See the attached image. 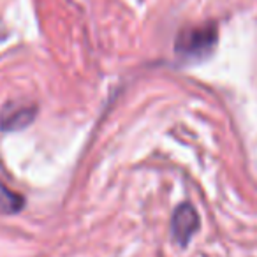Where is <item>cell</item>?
I'll return each mask as SVG.
<instances>
[{"instance_id":"cell-4","label":"cell","mask_w":257,"mask_h":257,"mask_svg":"<svg viewBox=\"0 0 257 257\" xmlns=\"http://www.w3.org/2000/svg\"><path fill=\"white\" fill-rule=\"evenodd\" d=\"M25 199L18 192H13L8 185L0 182V213L2 215H15L23 210Z\"/></svg>"},{"instance_id":"cell-3","label":"cell","mask_w":257,"mask_h":257,"mask_svg":"<svg viewBox=\"0 0 257 257\" xmlns=\"http://www.w3.org/2000/svg\"><path fill=\"white\" fill-rule=\"evenodd\" d=\"M37 107L32 104L9 102L0 111V128L6 133H18L36 120Z\"/></svg>"},{"instance_id":"cell-1","label":"cell","mask_w":257,"mask_h":257,"mask_svg":"<svg viewBox=\"0 0 257 257\" xmlns=\"http://www.w3.org/2000/svg\"><path fill=\"white\" fill-rule=\"evenodd\" d=\"M218 41V29L215 23L189 27L176 36L175 53L185 62H199L213 53Z\"/></svg>"},{"instance_id":"cell-2","label":"cell","mask_w":257,"mask_h":257,"mask_svg":"<svg viewBox=\"0 0 257 257\" xmlns=\"http://www.w3.org/2000/svg\"><path fill=\"white\" fill-rule=\"evenodd\" d=\"M199 229V215L189 203L180 204L171 218V234L178 245L185 246Z\"/></svg>"}]
</instances>
